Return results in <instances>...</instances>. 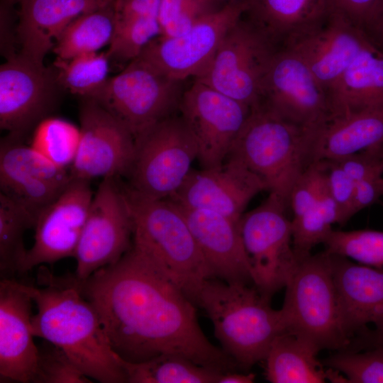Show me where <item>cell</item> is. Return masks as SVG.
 <instances>
[{
    "label": "cell",
    "instance_id": "1",
    "mask_svg": "<svg viewBox=\"0 0 383 383\" xmlns=\"http://www.w3.org/2000/svg\"><path fill=\"white\" fill-rule=\"evenodd\" d=\"M79 282L112 350L123 360L137 363L177 354L223 373L238 367L206 338L196 305L133 244L117 262Z\"/></svg>",
    "mask_w": 383,
    "mask_h": 383
},
{
    "label": "cell",
    "instance_id": "2",
    "mask_svg": "<svg viewBox=\"0 0 383 383\" xmlns=\"http://www.w3.org/2000/svg\"><path fill=\"white\" fill-rule=\"evenodd\" d=\"M40 270V285L27 284L37 308L31 322L34 336L62 349L91 379L128 382L123 360L112 350L75 275L58 277Z\"/></svg>",
    "mask_w": 383,
    "mask_h": 383
},
{
    "label": "cell",
    "instance_id": "3",
    "mask_svg": "<svg viewBox=\"0 0 383 383\" xmlns=\"http://www.w3.org/2000/svg\"><path fill=\"white\" fill-rule=\"evenodd\" d=\"M270 301L255 286L211 278L201 287L194 304L209 316L223 351L248 372L286 332L280 309H274Z\"/></svg>",
    "mask_w": 383,
    "mask_h": 383
},
{
    "label": "cell",
    "instance_id": "4",
    "mask_svg": "<svg viewBox=\"0 0 383 383\" xmlns=\"http://www.w3.org/2000/svg\"><path fill=\"white\" fill-rule=\"evenodd\" d=\"M315 133L258 105L252 109L226 160L245 166L289 206L293 186L314 162Z\"/></svg>",
    "mask_w": 383,
    "mask_h": 383
},
{
    "label": "cell",
    "instance_id": "5",
    "mask_svg": "<svg viewBox=\"0 0 383 383\" xmlns=\"http://www.w3.org/2000/svg\"><path fill=\"white\" fill-rule=\"evenodd\" d=\"M123 187L133 222V244L194 304L201 287L212 277L183 214L168 199H151Z\"/></svg>",
    "mask_w": 383,
    "mask_h": 383
},
{
    "label": "cell",
    "instance_id": "6",
    "mask_svg": "<svg viewBox=\"0 0 383 383\" xmlns=\"http://www.w3.org/2000/svg\"><path fill=\"white\" fill-rule=\"evenodd\" d=\"M285 288L280 311L287 333L312 343L320 350H342L350 345L328 252L311 253L299 260Z\"/></svg>",
    "mask_w": 383,
    "mask_h": 383
},
{
    "label": "cell",
    "instance_id": "7",
    "mask_svg": "<svg viewBox=\"0 0 383 383\" xmlns=\"http://www.w3.org/2000/svg\"><path fill=\"white\" fill-rule=\"evenodd\" d=\"M135 140L128 187L151 199L170 198L182 186L198 156L196 143L184 120L181 115H172Z\"/></svg>",
    "mask_w": 383,
    "mask_h": 383
},
{
    "label": "cell",
    "instance_id": "8",
    "mask_svg": "<svg viewBox=\"0 0 383 383\" xmlns=\"http://www.w3.org/2000/svg\"><path fill=\"white\" fill-rule=\"evenodd\" d=\"M180 82L136 58L89 98L119 119L135 139L179 109Z\"/></svg>",
    "mask_w": 383,
    "mask_h": 383
},
{
    "label": "cell",
    "instance_id": "9",
    "mask_svg": "<svg viewBox=\"0 0 383 383\" xmlns=\"http://www.w3.org/2000/svg\"><path fill=\"white\" fill-rule=\"evenodd\" d=\"M288 207L283 199L270 193L260 205L243 213L239 221L254 286L270 300L285 287L299 261L293 249Z\"/></svg>",
    "mask_w": 383,
    "mask_h": 383
},
{
    "label": "cell",
    "instance_id": "10",
    "mask_svg": "<svg viewBox=\"0 0 383 383\" xmlns=\"http://www.w3.org/2000/svg\"><path fill=\"white\" fill-rule=\"evenodd\" d=\"M258 105L309 130L318 129L331 116L328 95L303 58L290 47L275 49L272 54Z\"/></svg>",
    "mask_w": 383,
    "mask_h": 383
},
{
    "label": "cell",
    "instance_id": "11",
    "mask_svg": "<svg viewBox=\"0 0 383 383\" xmlns=\"http://www.w3.org/2000/svg\"><path fill=\"white\" fill-rule=\"evenodd\" d=\"M117 178H103L91 199L74 256L79 281L117 262L133 245L132 215Z\"/></svg>",
    "mask_w": 383,
    "mask_h": 383
},
{
    "label": "cell",
    "instance_id": "12",
    "mask_svg": "<svg viewBox=\"0 0 383 383\" xmlns=\"http://www.w3.org/2000/svg\"><path fill=\"white\" fill-rule=\"evenodd\" d=\"M245 11L243 0H230L222 8L204 14L185 33L174 37L158 36L138 58L172 79L197 78Z\"/></svg>",
    "mask_w": 383,
    "mask_h": 383
},
{
    "label": "cell",
    "instance_id": "13",
    "mask_svg": "<svg viewBox=\"0 0 383 383\" xmlns=\"http://www.w3.org/2000/svg\"><path fill=\"white\" fill-rule=\"evenodd\" d=\"M275 48L242 18L228 31L211 61L196 79L251 108Z\"/></svg>",
    "mask_w": 383,
    "mask_h": 383
},
{
    "label": "cell",
    "instance_id": "14",
    "mask_svg": "<svg viewBox=\"0 0 383 383\" xmlns=\"http://www.w3.org/2000/svg\"><path fill=\"white\" fill-rule=\"evenodd\" d=\"M252 109L197 79L182 94L179 109L196 143L201 168L225 162Z\"/></svg>",
    "mask_w": 383,
    "mask_h": 383
},
{
    "label": "cell",
    "instance_id": "15",
    "mask_svg": "<svg viewBox=\"0 0 383 383\" xmlns=\"http://www.w3.org/2000/svg\"><path fill=\"white\" fill-rule=\"evenodd\" d=\"M61 87L55 70L21 53L0 67V127L23 139L56 105Z\"/></svg>",
    "mask_w": 383,
    "mask_h": 383
},
{
    "label": "cell",
    "instance_id": "16",
    "mask_svg": "<svg viewBox=\"0 0 383 383\" xmlns=\"http://www.w3.org/2000/svg\"><path fill=\"white\" fill-rule=\"evenodd\" d=\"M80 142L70 168L72 178L128 175L135 140L130 130L91 98H83L79 107Z\"/></svg>",
    "mask_w": 383,
    "mask_h": 383
},
{
    "label": "cell",
    "instance_id": "17",
    "mask_svg": "<svg viewBox=\"0 0 383 383\" xmlns=\"http://www.w3.org/2000/svg\"><path fill=\"white\" fill-rule=\"evenodd\" d=\"M70 170L60 167L22 139L7 135L0 144L1 193L35 218L67 187Z\"/></svg>",
    "mask_w": 383,
    "mask_h": 383
},
{
    "label": "cell",
    "instance_id": "18",
    "mask_svg": "<svg viewBox=\"0 0 383 383\" xmlns=\"http://www.w3.org/2000/svg\"><path fill=\"white\" fill-rule=\"evenodd\" d=\"M90 181L74 179L35 219L34 242L18 273L74 257L94 196Z\"/></svg>",
    "mask_w": 383,
    "mask_h": 383
},
{
    "label": "cell",
    "instance_id": "19",
    "mask_svg": "<svg viewBox=\"0 0 383 383\" xmlns=\"http://www.w3.org/2000/svg\"><path fill=\"white\" fill-rule=\"evenodd\" d=\"M262 191L267 187L257 175L236 161L226 160L217 167L192 169L168 199L239 221L249 202Z\"/></svg>",
    "mask_w": 383,
    "mask_h": 383
},
{
    "label": "cell",
    "instance_id": "20",
    "mask_svg": "<svg viewBox=\"0 0 383 383\" xmlns=\"http://www.w3.org/2000/svg\"><path fill=\"white\" fill-rule=\"evenodd\" d=\"M34 301L27 284L13 279L0 282V376L21 383L35 382L39 348L32 331Z\"/></svg>",
    "mask_w": 383,
    "mask_h": 383
},
{
    "label": "cell",
    "instance_id": "21",
    "mask_svg": "<svg viewBox=\"0 0 383 383\" xmlns=\"http://www.w3.org/2000/svg\"><path fill=\"white\" fill-rule=\"evenodd\" d=\"M370 42L342 17L326 13L313 28L287 47L305 61L328 96L346 70Z\"/></svg>",
    "mask_w": 383,
    "mask_h": 383
},
{
    "label": "cell",
    "instance_id": "22",
    "mask_svg": "<svg viewBox=\"0 0 383 383\" xmlns=\"http://www.w3.org/2000/svg\"><path fill=\"white\" fill-rule=\"evenodd\" d=\"M174 204L183 214L212 278L230 284L253 283L251 264L241 237L240 220Z\"/></svg>",
    "mask_w": 383,
    "mask_h": 383
},
{
    "label": "cell",
    "instance_id": "23",
    "mask_svg": "<svg viewBox=\"0 0 383 383\" xmlns=\"http://www.w3.org/2000/svg\"><path fill=\"white\" fill-rule=\"evenodd\" d=\"M330 254V253H329ZM345 331L351 336L372 323L383 331V270L330 254Z\"/></svg>",
    "mask_w": 383,
    "mask_h": 383
},
{
    "label": "cell",
    "instance_id": "24",
    "mask_svg": "<svg viewBox=\"0 0 383 383\" xmlns=\"http://www.w3.org/2000/svg\"><path fill=\"white\" fill-rule=\"evenodd\" d=\"M113 0H24L19 4L17 33L20 53L43 64L48 51L78 16Z\"/></svg>",
    "mask_w": 383,
    "mask_h": 383
},
{
    "label": "cell",
    "instance_id": "25",
    "mask_svg": "<svg viewBox=\"0 0 383 383\" xmlns=\"http://www.w3.org/2000/svg\"><path fill=\"white\" fill-rule=\"evenodd\" d=\"M248 20L277 49L293 43L326 16L324 0H243Z\"/></svg>",
    "mask_w": 383,
    "mask_h": 383
},
{
    "label": "cell",
    "instance_id": "26",
    "mask_svg": "<svg viewBox=\"0 0 383 383\" xmlns=\"http://www.w3.org/2000/svg\"><path fill=\"white\" fill-rule=\"evenodd\" d=\"M383 145V106L331 116L316 131L314 162Z\"/></svg>",
    "mask_w": 383,
    "mask_h": 383
},
{
    "label": "cell",
    "instance_id": "27",
    "mask_svg": "<svg viewBox=\"0 0 383 383\" xmlns=\"http://www.w3.org/2000/svg\"><path fill=\"white\" fill-rule=\"evenodd\" d=\"M331 116L383 106V52L371 43L353 61L329 95Z\"/></svg>",
    "mask_w": 383,
    "mask_h": 383
},
{
    "label": "cell",
    "instance_id": "28",
    "mask_svg": "<svg viewBox=\"0 0 383 383\" xmlns=\"http://www.w3.org/2000/svg\"><path fill=\"white\" fill-rule=\"evenodd\" d=\"M312 343L289 333L273 340L265 359V377L272 383H322L327 379Z\"/></svg>",
    "mask_w": 383,
    "mask_h": 383
},
{
    "label": "cell",
    "instance_id": "29",
    "mask_svg": "<svg viewBox=\"0 0 383 383\" xmlns=\"http://www.w3.org/2000/svg\"><path fill=\"white\" fill-rule=\"evenodd\" d=\"M113 1L73 20L52 48L57 58L67 60L80 54L99 52L109 46L115 30Z\"/></svg>",
    "mask_w": 383,
    "mask_h": 383
},
{
    "label": "cell",
    "instance_id": "30",
    "mask_svg": "<svg viewBox=\"0 0 383 383\" xmlns=\"http://www.w3.org/2000/svg\"><path fill=\"white\" fill-rule=\"evenodd\" d=\"M123 365L128 383H218L223 373L177 354H162L137 363L123 360Z\"/></svg>",
    "mask_w": 383,
    "mask_h": 383
},
{
    "label": "cell",
    "instance_id": "31",
    "mask_svg": "<svg viewBox=\"0 0 383 383\" xmlns=\"http://www.w3.org/2000/svg\"><path fill=\"white\" fill-rule=\"evenodd\" d=\"M35 218L22 206L0 192V270L5 275L19 272L27 252L26 231Z\"/></svg>",
    "mask_w": 383,
    "mask_h": 383
},
{
    "label": "cell",
    "instance_id": "32",
    "mask_svg": "<svg viewBox=\"0 0 383 383\" xmlns=\"http://www.w3.org/2000/svg\"><path fill=\"white\" fill-rule=\"evenodd\" d=\"M110 60L106 52L57 58L53 63L61 87L82 98L91 97L107 81Z\"/></svg>",
    "mask_w": 383,
    "mask_h": 383
},
{
    "label": "cell",
    "instance_id": "33",
    "mask_svg": "<svg viewBox=\"0 0 383 383\" xmlns=\"http://www.w3.org/2000/svg\"><path fill=\"white\" fill-rule=\"evenodd\" d=\"M334 223H340L339 213L326 182L316 204L292 219V245L297 259L310 255L313 248L323 243Z\"/></svg>",
    "mask_w": 383,
    "mask_h": 383
},
{
    "label": "cell",
    "instance_id": "34",
    "mask_svg": "<svg viewBox=\"0 0 383 383\" xmlns=\"http://www.w3.org/2000/svg\"><path fill=\"white\" fill-rule=\"evenodd\" d=\"M80 137L79 127L66 119L49 116L35 126L29 145L56 165L70 170Z\"/></svg>",
    "mask_w": 383,
    "mask_h": 383
},
{
    "label": "cell",
    "instance_id": "35",
    "mask_svg": "<svg viewBox=\"0 0 383 383\" xmlns=\"http://www.w3.org/2000/svg\"><path fill=\"white\" fill-rule=\"evenodd\" d=\"M326 251L355 262L383 270V232L332 230L323 243Z\"/></svg>",
    "mask_w": 383,
    "mask_h": 383
},
{
    "label": "cell",
    "instance_id": "36",
    "mask_svg": "<svg viewBox=\"0 0 383 383\" xmlns=\"http://www.w3.org/2000/svg\"><path fill=\"white\" fill-rule=\"evenodd\" d=\"M158 36L160 28L157 18L116 19L113 35L106 52L110 60L130 62Z\"/></svg>",
    "mask_w": 383,
    "mask_h": 383
},
{
    "label": "cell",
    "instance_id": "37",
    "mask_svg": "<svg viewBox=\"0 0 383 383\" xmlns=\"http://www.w3.org/2000/svg\"><path fill=\"white\" fill-rule=\"evenodd\" d=\"M324 365L343 374V382L383 383V346L364 352L339 350L327 358Z\"/></svg>",
    "mask_w": 383,
    "mask_h": 383
},
{
    "label": "cell",
    "instance_id": "38",
    "mask_svg": "<svg viewBox=\"0 0 383 383\" xmlns=\"http://www.w3.org/2000/svg\"><path fill=\"white\" fill-rule=\"evenodd\" d=\"M210 11L207 0H161L157 16L160 36L174 37L185 33Z\"/></svg>",
    "mask_w": 383,
    "mask_h": 383
},
{
    "label": "cell",
    "instance_id": "39",
    "mask_svg": "<svg viewBox=\"0 0 383 383\" xmlns=\"http://www.w3.org/2000/svg\"><path fill=\"white\" fill-rule=\"evenodd\" d=\"M39 348L34 383H90L87 377L60 348L50 343Z\"/></svg>",
    "mask_w": 383,
    "mask_h": 383
},
{
    "label": "cell",
    "instance_id": "40",
    "mask_svg": "<svg viewBox=\"0 0 383 383\" xmlns=\"http://www.w3.org/2000/svg\"><path fill=\"white\" fill-rule=\"evenodd\" d=\"M326 184L324 162L311 163L293 186L289 198L293 218L313 207L319 199Z\"/></svg>",
    "mask_w": 383,
    "mask_h": 383
},
{
    "label": "cell",
    "instance_id": "41",
    "mask_svg": "<svg viewBox=\"0 0 383 383\" xmlns=\"http://www.w3.org/2000/svg\"><path fill=\"white\" fill-rule=\"evenodd\" d=\"M322 161L324 162L326 184L338 208L339 224H344L354 216L355 183L335 160Z\"/></svg>",
    "mask_w": 383,
    "mask_h": 383
},
{
    "label": "cell",
    "instance_id": "42",
    "mask_svg": "<svg viewBox=\"0 0 383 383\" xmlns=\"http://www.w3.org/2000/svg\"><path fill=\"white\" fill-rule=\"evenodd\" d=\"M335 160L355 182L383 174V145L355 152Z\"/></svg>",
    "mask_w": 383,
    "mask_h": 383
},
{
    "label": "cell",
    "instance_id": "43",
    "mask_svg": "<svg viewBox=\"0 0 383 383\" xmlns=\"http://www.w3.org/2000/svg\"><path fill=\"white\" fill-rule=\"evenodd\" d=\"M379 0H324L326 12L343 18L360 28L370 16Z\"/></svg>",
    "mask_w": 383,
    "mask_h": 383
},
{
    "label": "cell",
    "instance_id": "44",
    "mask_svg": "<svg viewBox=\"0 0 383 383\" xmlns=\"http://www.w3.org/2000/svg\"><path fill=\"white\" fill-rule=\"evenodd\" d=\"M383 196V177L376 175L367 177L355 184L353 213L374 204Z\"/></svg>",
    "mask_w": 383,
    "mask_h": 383
},
{
    "label": "cell",
    "instance_id": "45",
    "mask_svg": "<svg viewBox=\"0 0 383 383\" xmlns=\"http://www.w3.org/2000/svg\"><path fill=\"white\" fill-rule=\"evenodd\" d=\"M161 0H113L116 19L158 16Z\"/></svg>",
    "mask_w": 383,
    "mask_h": 383
},
{
    "label": "cell",
    "instance_id": "46",
    "mask_svg": "<svg viewBox=\"0 0 383 383\" xmlns=\"http://www.w3.org/2000/svg\"><path fill=\"white\" fill-rule=\"evenodd\" d=\"M360 30L369 41L383 52V0H379Z\"/></svg>",
    "mask_w": 383,
    "mask_h": 383
},
{
    "label": "cell",
    "instance_id": "47",
    "mask_svg": "<svg viewBox=\"0 0 383 383\" xmlns=\"http://www.w3.org/2000/svg\"><path fill=\"white\" fill-rule=\"evenodd\" d=\"M360 334V345L365 348L383 346V331L364 330Z\"/></svg>",
    "mask_w": 383,
    "mask_h": 383
},
{
    "label": "cell",
    "instance_id": "48",
    "mask_svg": "<svg viewBox=\"0 0 383 383\" xmlns=\"http://www.w3.org/2000/svg\"><path fill=\"white\" fill-rule=\"evenodd\" d=\"M255 379V374L252 372H228L221 374L218 383H252Z\"/></svg>",
    "mask_w": 383,
    "mask_h": 383
},
{
    "label": "cell",
    "instance_id": "49",
    "mask_svg": "<svg viewBox=\"0 0 383 383\" xmlns=\"http://www.w3.org/2000/svg\"><path fill=\"white\" fill-rule=\"evenodd\" d=\"M6 1L8 3H9L10 4L13 5V4H16V3L20 4L21 2H22L24 0H6Z\"/></svg>",
    "mask_w": 383,
    "mask_h": 383
}]
</instances>
